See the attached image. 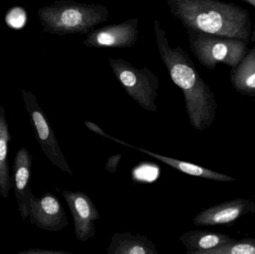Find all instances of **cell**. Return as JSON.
Returning a JSON list of instances; mask_svg holds the SVG:
<instances>
[{"label":"cell","mask_w":255,"mask_h":254,"mask_svg":"<svg viewBox=\"0 0 255 254\" xmlns=\"http://www.w3.org/2000/svg\"><path fill=\"white\" fill-rule=\"evenodd\" d=\"M243 1L249 3V4H251L253 7H255V0H243Z\"/></svg>","instance_id":"cell-21"},{"label":"cell","mask_w":255,"mask_h":254,"mask_svg":"<svg viewBox=\"0 0 255 254\" xmlns=\"http://www.w3.org/2000/svg\"><path fill=\"white\" fill-rule=\"evenodd\" d=\"M157 49L172 82L182 90L190 125L196 131L209 128L216 120L217 103L214 92L204 82L188 54L177 46L172 47L164 30L154 19Z\"/></svg>","instance_id":"cell-1"},{"label":"cell","mask_w":255,"mask_h":254,"mask_svg":"<svg viewBox=\"0 0 255 254\" xmlns=\"http://www.w3.org/2000/svg\"><path fill=\"white\" fill-rule=\"evenodd\" d=\"M128 147L136 149V150L145 154V155H149V156L157 159V161H161V162L166 164V165L172 167V168L181 171V172L188 174V175L201 177V178H205L207 180H214V181L223 182V183H232V182L236 181V178H234L231 176L208 169L200 167V166L196 165V164L163 156V155L149 152V151L146 150V149L142 147L136 148L130 144H129Z\"/></svg>","instance_id":"cell-13"},{"label":"cell","mask_w":255,"mask_h":254,"mask_svg":"<svg viewBox=\"0 0 255 254\" xmlns=\"http://www.w3.org/2000/svg\"><path fill=\"white\" fill-rule=\"evenodd\" d=\"M37 14L44 32L65 35L88 34L107 21L110 12L103 5L59 0L39 9Z\"/></svg>","instance_id":"cell-3"},{"label":"cell","mask_w":255,"mask_h":254,"mask_svg":"<svg viewBox=\"0 0 255 254\" xmlns=\"http://www.w3.org/2000/svg\"><path fill=\"white\" fill-rule=\"evenodd\" d=\"M108 254H158L156 246L146 236L126 232L112 237Z\"/></svg>","instance_id":"cell-14"},{"label":"cell","mask_w":255,"mask_h":254,"mask_svg":"<svg viewBox=\"0 0 255 254\" xmlns=\"http://www.w3.org/2000/svg\"><path fill=\"white\" fill-rule=\"evenodd\" d=\"M164 1L187 29L248 42L250 14L240 6L217 0Z\"/></svg>","instance_id":"cell-2"},{"label":"cell","mask_w":255,"mask_h":254,"mask_svg":"<svg viewBox=\"0 0 255 254\" xmlns=\"http://www.w3.org/2000/svg\"><path fill=\"white\" fill-rule=\"evenodd\" d=\"M203 254H255V238L236 240L217 249L207 251Z\"/></svg>","instance_id":"cell-17"},{"label":"cell","mask_w":255,"mask_h":254,"mask_svg":"<svg viewBox=\"0 0 255 254\" xmlns=\"http://www.w3.org/2000/svg\"><path fill=\"white\" fill-rule=\"evenodd\" d=\"M231 82L240 93L255 96V44L231 72Z\"/></svg>","instance_id":"cell-15"},{"label":"cell","mask_w":255,"mask_h":254,"mask_svg":"<svg viewBox=\"0 0 255 254\" xmlns=\"http://www.w3.org/2000/svg\"><path fill=\"white\" fill-rule=\"evenodd\" d=\"M114 74L121 82L128 94L144 110L157 112L159 81L148 68H136L124 59L109 58Z\"/></svg>","instance_id":"cell-5"},{"label":"cell","mask_w":255,"mask_h":254,"mask_svg":"<svg viewBox=\"0 0 255 254\" xmlns=\"http://www.w3.org/2000/svg\"><path fill=\"white\" fill-rule=\"evenodd\" d=\"M32 155L25 147L16 152L13 160V182L18 210L23 221L26 220L29 213L30 200L32 194L31 183Z\"/></svg>","instance_id":"cell-11"},{"label":"cell","mask_w":255,"mask_h":254,"mask_svg":"<svg viewBox=\"0 0 255 254\" xmlns=\"http://www.w3.org/2000/svg\"><path fill=\"white\" fill-rule=\"evenodd\" d=\"M28 217L31 225L51 232L61 231L69 225L61 201L49 192H46L40 198L31 194Z\"/></svg>","instance_id":"cell-8"},{"label":"cell","mask_w":255,"mask_h":254,"mask_svg":"<svg viewBox=\"0 0 255 254\" xmlns=\"http://www.w3.org/2000/svg\"><path fill=\"white\" fill-rule=\"evenodd\" d=\"M190 46L201 64L215 68L218 63L235 67L247 53V43L241 39L221 37L187 29Z\"/></svg>","instance_id":"cell-4"},{"label":"cell","mask_w":255,"mask_h":254,"mask_svg":"<svg viewBox=\"0 0 255 254\" xmlns=\"http://www.w3.org/2000/svg\"><path fill=\"white\" fill-rule=\"evenodd\" d=\"M85 126L91 130V131H94L96 134L98 135L102 136V137H105V138L109 139V140H112V141L115 142V143H119V144L124 145V146H128V143H126V142L122 141V140H118V139L115 138V137H112V136L108 134L107 133L105 132L100 126L94 123V122H90V121H85Z\"/></svg>","instance_id":"cell-18"},{"label":"cell","mask_w":255,"mask_h":254,"mask_svg":"<svg viewBox=\"0 0 255 254\" xmlns=\"http://www.w3.org/2000/svg\"><path fill=\"white\" fill-rule=\"evenodd\" d=\"M62 195L68 205L73 222L76 237L86 243L95 237V222L100 219V213L94 201L82 192L62 191Z\"/></svg>","instance_id":"cell-7"},{"label":"cell","mask_w":255,"mask_h":254,"mask_svg":"<svg viewBox=\"0 0 255 254\" xmlns=\"http://www.w3.org/2000/svg\"><path fill=\"white\" fill-rule=\"evenodd\" d=\"M12 137L6 119L5 109L0 106V195L7 198L9 192L13 187V177L10 175L7 151L8 143Z\"/></svg>","instance_id":"cell-16"},{"label":"cell","mask_w":255,"mask_h":254,"mask_svg":"<svg viewBox=\"0 0 255 254\" xmlns=\"http://www.w3.org/2000/svg\"><path fill=\"white\" fill-rule=\"evenodd\" d=\"M250 214L255 216V201L237 198L204 209L195 216L193 224L197 227L232 226L243 216Z\"/></svg>","instance_id":"cell-9"},{"label":"cell","mask_w":255,"mask_h":254,"mask_svg":"<svg viewBox=\"0 0 255 254\" xmlns=\"http://www.w3.org/2000/svg\"><path fill=\"white\" fill-rule=\"evenodd\" d=\"M19 254H70L64 252H55V251L40 250V249H32L27 252H21Z\"/></svg>","instance_id":"cell-20"},{"label":"cell","mask_w":255,"mask_h":254,"mask_svg":"<svg viewBox=\"0 0 255 254\" xmlns=\"http://www.w3.org/2000/svg\"><path fill=\"white\" fill-rule=\"evenodd\" d=\"M179 240L185 246L187 254H203L207 251L217 249L236 240L221 233L196 230L184 232Z\"/></svg>","instance_id":"cell-12"},{"label":"cell","mask_w":255,"mask_h":254,"mask_svg":"<svg viewBox=\"0 0 255 254\" xmlns=\"http://www.w3.org/2000/svg\"><path fill=\"white\" fill-rule=\"evenodd\" d=\"M21 94L31 128L42 152L52 165L73 176V171L63 155L50 122L40 107L35 95L31 90L25 89H21Z\"/></svg>","instance_id":"cell-6"},{"label":"cell","mask_w":255,"mask_h":254,"mask_svg":"<svg viewBox=\"0 0 255 254\" xmlns=\"http://www.w3.org/2000/svg\"><path fill=\"white\" fill-rule=\"evenodd\" d=\"M121 159H122V155L121 154L112 155V157H110L108 159L107 162H106V169L109 172L112 173V174L116 173Z\"/></svg>","instance_id":"cell-19"},{"label":"cell","mask_w":255,"mask_h":254,"mask_svg":"<svg viewBox=\"0 0 255 254\" xmlns=\"http://www.w3.org/2000/svg\"><path fill=\"white\" fill-rule=\"evenodd\" d=\"M137 19H129L122 23L108 25L88 33L83 45L93 48H129L138 39Z\"/></svg>","instance_id":"cell-10"}]
</instances>
